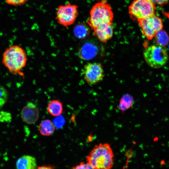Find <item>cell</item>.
<instances>
[{"label":"cell","mask_w":169,"mask_h":169,"mask_svg":"<svg viewBox=\"0 0 169 169\" xmlns=\"http://www.w3.org/2000/svg\"><path fill=\"white\" fill-rule=\"evenodd\" d=\"M87 162L94 169H111L114 162V154L108 143L95 145L86 157Z\"/></svg>","instance_id":"obj_1"},{"label":"cell","mask_w":169,"mask_h":169,"mask_svg":"<svg viewBox=\"0 0 169 169\" xmlns=\"http://www.w3.org/2000/svg\"><path fill=\"white\" fill-rule=\"evenodd\" d=\"M27 60L25 50L17 45L8 48L3 54V64L11 73L14 74L21 75V71L25 66Z\"/></svg>","instance_id":"obj_2"},{"label":"cell","mask_w":169,"mask_h":169,"mask_svg":"<svg viewBox=\"0 0 169 169\" xmlns=\"http://www.w3.org/2000/svg\"><path fill=\"white\" fill-rule=\"evenodd\" d=\"M113 17L110 6L102 1L96 3L93 6L88 23L94 30L102 26L112 23Z\"/></svg>","instance_id":"obj_3"},{"label":"cell","mask_w":169,"mask_h":169,"mask_svg":"<svg viewBox=\"0 0 169 169\" xmlns=\"http://www.w3.org/2000/svg\"><path fill=\"white\" fill-rule=\"evenodd\" d=\"M143 56L147 64L151 68L155 69L165 65L168 59L166 48L157 44L146 48L143 52Z\"/></svg>","instance_id":"obj_4"},{"label":"cell","mask_w":169,"mask_h":169,"mask_svg":"<svg viewBox=\"0 0 169 169\" xmlns=\"http://www.w3.org/2000/svg\"><path fill=\"white\" fill-rule=\"evenodd\" d=\"M155 5L150 0H134L130 6L131 17L138 21L155 15Z\"/></svg>","instance_id":"obj_5"},{"label":"cell","mask_w":169,"mask_h":169,"mask_svg":"<svg viewBox=\"0 0 169 169\" xmlns=\"http://www.w3.org/2000/svg\"><path fill=\"white\" fill-rule=\"evenodd\" d=\"M78 14V7L69 3L58 8L56 19L59 24L67 27L74 23Z\"/></svg>","instance_id":"obj_6"},{"label":"cell","mask_w":169,"mask_h":169,"mask_svg":"<svg viewBox=\"0 0 169 169\" xmlns=\"http://www.w3.org/2000/svg\"><path fill=\"white\" fill-rule=\"evenodd\" d=\"M138 21L143 34L149 39H152L163 29L162 19L155 14Z\"/></svg>","instance_id":"obj_7"},{"label":"cell","mask_w":169,"mask_h":169,"mask_svg":"<svg viewBox=\"0 0 169 169\" xmlns=\"http://www.w3.org/2000/svg\"><path fill=\"white\" fill-rule=\"evenodd\" d=\"M85 80L90 85L95 84L101 81L104 77V71L101 64L94 62L86 64L83 70Z\"/></svg>","instance_id":"obj_8"},{"label":"cell","mask_w":169,"mask_h":169,"mask_svg":"<svg viewBox=\"0 0 169 169\" xmlns=\"http://www.w3.org/2000/svg\"><path fill=\"white\" fill-rule=\"evenodd\" d=\"M39 114V110L36 105L29 102L22 109L21 116L24 122L28 124H32L37 121Z\"/></svg>","instance_id":"obj_9"},{"label":"cell","mask_w":169,"mask_h":169,"mask_svg":"<svg viewBox=\"0 0 169 169\" xmlns=\"http://www.w3.org/2000/svg\"><path fill=\"white\" fill-rule=\"evenodd\" d=\"M16 167V169H36L37 167L36 160L32 156L24 155L18 159Z\"/></svg>","instance_id":"obj_10"},{"label":"cell","mask_w":169,"mask_h":169,"mask_svg":"<svg viewBox=\"0 0 169 169\" xmlns=\"http://www.w3.org/2000/svg\"><path fill=\"white\" fill-rule=\"evenodd\" d=\"M95 36L100 41L106 42L110 39L113 35L112 23L102 26L94 30Z\"/></svg>","instance_id":"obj_11"},{"label":"cell","mask_w":169,"mask_h":169,"mask_svg":"<svg viewBox=\"0 0 169 169\" xmlns=\"http://www.w3.org/2000/svg\"><path fill=\"white\" fill-rule=\"evenodd\" d=\"M39 131L44 136H49L54 132L55 127L53 122L49 119H45L42 121L38 126Z\"/></svg>","instance_id":"obj_12"},{"label":"cell","mask_w":169,"mask_h":169,"mask_svg":"<svg viewBox=\"0 0 169 169\" xmlns=\"http://www.w3.org/2000/svg\"><path fill=\"white\" fill-rule=\"evenodd\" d=\"M97 47L90 44H85L80 51V54L82 58L88 59L94 57L97 54Z\"/></svg>","instance_id":"obj_13"},{"label":"cell","mask_w":169,"mask_h":169,"mask_svg":"<svg viewBox=\"0 0 169 169\" xmlns=\"http://www.w3.org/2000/svg\"><path fill=\"white\" fill-rule=\"evenodd\" d=\"M47 110L48 112L53 116H59L63 111L62 104L58 100H52L48 103Z\"/></svg>","instance_id":"obj_14"},{"label":"cell","mask_w":169,"mask_h":169,"mask_svg":"<svg viewBox=\"0 0 169 169\" xmlns=\"http://www.w3.org/2000/svg\"><path fill=\"white\" fill-rule=\"evenodd\" d=\"M73 32L75 36L79 38L86 37L90 32L89 27L83 23H79L76 25L74 28Z\"/></svg>","instance_id":"obj_15"},{"label":"cell","mask_w":169,"mask_h":169,"mask_svg":"<svg viewBox=\"0 0 169 169\" xmlns=\"http://www.w3.org/2000/svg\"><path fill=\"white\" fill-rule=\"evenodd\" d=\"M133 101L132 98L130 95L124 96L120 101L119 108L122 111L128 109L132 105Z\"/></svg>","instance_id":"obj_16"},{"label":"cell","mask_w":169,"mask_h":169,"mask_svg":"<svg viewBox=\"0 0 169 169\" xmlns=\"http://www.w3.org/2000/svg\"><path fill=\"white\" fill-rule=\"evenodd\" d=\"M8 98V93L6 89L0 85V109L7 102Z\"/></svg>","instance_id":"obj_17"},{"label":"cell","mask_w":169,"mask_h":169,"mask_svg":"<svg viewBox=\"0 0 169 169\" xmlns=\"http://www.w3.org/2000/svg\"><path fill=\"white\" fill-rule=\"evenodd\" d=\"M11 114L6 111H0V122H10L12 119Z\"/></svg>","instance_id":"obj_18"},{"label":"cell","mask_w":169,"mask_h":169,"mask_svg":"<svg viewBox=\"0 0 169 169\" xmlns=\"http://www.w3.org/2000/svg\"><path fill=\"white\" fill-rule=\"evenodd\" d=\"M6 3L10 5L18 6L25 3L28 0H5Z\"/></svg>","instance_id":"obj_19"},{"label":"cell","mask_w":169,"mask_h":169,"mask_svg":"<svg viewBox=\"0 0 169 169\" xmlns=\"http://www.w3.org/2000/svg\"><path fill=\"white\" fill-rule=\"evenodd\" d=\"M73 169H94L88 163L82 162L76 166Z\"/></svg>","instance_id":"obj_20"},{"label":"cell","mask_w":169,"mask_h":169,"mask_svg":"<svg viewBox=\"0 0 169 169\" xmlns=\"http://www.w3.org/2000/svg\"><path fill=\"white\" fill-rule=\"evenodd\" d=\"M154 4L160 6H163L167 4L169 0H150Z\"/></svg>","instance_id":"obj_21"},{"label":"cell","mask_w":169,"mask_h":169,"mask_svg":"<svg viewBox=\"0 0 169 169\" xmlns=\"http://www.w3.org/2000/svg\"><path fill=\"white\" fill-rule=\"evenodd\" d=\"M36 169H53V168L50 166H38Z\"/></svg>","instance_id":"obj_22"}]
</instances>
